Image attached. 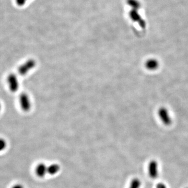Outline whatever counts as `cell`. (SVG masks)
I'll use <instances>...</instances> for the list:
<instances>
[{"mask_svg": "<svg viewBox=\"0 0 188 188\" xmlns=\"http://www.w3.org/2000/svg\"><path fill=\"white\" fill-rule=\"evenodd\" d=\"M149 176L152 179H156L158 176V164L156 161L152 160L149 164Z\"/></svg>", "mask_w": 188, "mask_h": 188, "instance_id": "cell-5", "label": "cell"}, {"mask_svg": "<svg viewBox=\"0 0 188 188\" xmlns=\"http://www.w3.org/2000/svg\"><path fill=\"white\" fill-rule=\"evenodd\" d=\"M7 82L9 85V89L13 93L18 91L19 87V82L18 77L15 74L11 73L7 78Z\"/></svg>", "mask_w": 188, "mask_h": 188, "instance_id": "cell-2", "label": "cell"}, {"mask_svg": "<svg viewBox=\"0 0 188 188\" xmlns=\"http://www.w3.org/2000/svg\"><path fill=\"white\" fill-rule=\"evenodd\" d=\"M159 118L165 126H170L172 123V119L169 114V111L166 108L162 107L159 108L157 112Z\"/></svg>", "mask_w": 188, "mask_h": 188, "instance_id": "cell-1", "label": "cell"}, {"mask_svg": "<svg viewBox=\"0 0 188 188\" xmlns=\"http://www.w3.org/2000/svg\"><path fill=\"white\" fill-rule=\"evenodd\" d=\"M35 61L33 60L30 59L27 61L24 64L19 66L18 69V72L21 75H25L35 66Z\"/></svg>", "mask_w": 188, "mask_h": 188, "instance_id": "cell-3", "label": "cell"}, {"mask_svg": "<svg viewBox=\"0 0 188 188\" xmlns=\"http://www.w3.org/2000/svg\"></svg>", "mask_w": 188, "mask_h": 188, "instance_id": "cell-14", "label": "cell"}, {"mask_svg": "<svg viewBox=\"0 0 188 188\" xmlns=\"http://www.w3.org/2000/svg\"><path fill=\"white\" fill-rule=\"evenodd\" d=\"M141 185V182L140 180L138 178H134L132 180L129 188H140Z\"/></svg>", "mask_w": 188, "mask_h": 188, "instance_id": "cell-9", "label": "cell"}, {"mask_svg": "<svg viewBox=\"0 0 188 188\" xmlns=\"http://www.w3.org/2000/svg\"><path fill=\"white\" fill-rule=\"evenodd\" d=\"M6 146V141L4 139L0 138V152L4 150Z\"/></svg>", "mask_w": 188, "mask_h": 188, "instance_id": "cell-10", "label": "cell"}, {"mask_svg": "<svg viewBox=\"0 0 188 188\" xmlns=\"http://www.w3.org/2000/svg\"><path fill=\"white\" fill-rule=\"evenodd\" d=\"M0 110H1V104H0Z\"/></svg>", "mask_w": 188, "mask_h": 188, "instance_id": "cell-13", "label": "cell"}, {"mask_svg": "<svg viewBox=\"0 0 188 188\" xmlns=\"http://www.w3.org/2000/svg\"><path fill=\"white\" fill-rule=\"evenodd\" d=\"M60 169V166L58 164H51L50 166L47 167V173L51 175L57 174Z\"/></svg>", "mask_w": 188, "mask_h": 188, "instance_id": "cell-8", "label": "cell"}, {"mask_svg": "<svg viewBox=\"0 0 188 188\" xmlns=\"http://www.w3.org/2000/svg\"><path fill=\"white\" fill-rule=\"evenodd\" d=\"M36 173L39 177L42 178L47 173V167L45 164L40 163L38 164L36 168Z\"/></svg>", "mask_w": 188, "mask_h": 188, "instance_id": "cell-7", "label": "cell"}, {"mask_svg": "<svg viewBox=\"0 0 188 188\" xmlns=\"http://www.w3.org/2000/svg\"><path fill=\"white\" fill-rule=\"evenodd\" d=\"M19 103L22 110L28 111L30 110L31 104L29 97L26 93H22L19 96Z\"/></svg>", "mask_w": 188, "mask_h": 188, "instance_id": "cell-4", "label": "cell"}, {"mask_svg": "<svg viewBox=\"0 0 188 188\" xmlns=\"http://www.w3.org/2000/svg\"><path fill=\"white\" fill-rule=\"evenodd\" d=\"M156 188H167V187H166V185H165L164 183L160 182L157 184Z\"/></svg>", "mask_w": 188, "mask_h": 188, "instance_id": "cell-11", "label": "cell"}, {"mask_svg": "<svg viewBox=\"0 0 188 188\" xmlns=\"http://www.w3.org/2000/svg\"><path fill=\"white\" fill-rule=\"evenodd\" d=\"M12 188H24V187L22 186V185H16L15 186H14Z\"/></svg>", "mask_w": 188, "mask_h": 188, "instance_id": "cell-12", "label": "cell"}, {"mask_svg": "<svg viewBox=\"0 0 188 188\" xmlns=\"http://www.w3.org/2000/svg\"><path fill=\"white\" fill-rule=\"evenodd\" d=\"M159 66L158 61L156 59H150L145 63V67L150 71H155Z\"/></svg>", "mask_w": 188, "mask_h": 188, "instance_id": "cell-6", "label": "cell"}]
</instances>
